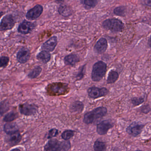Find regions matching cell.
Returning a JSON list of instances; mask_svg holds the SVG:
<instances>
[{"instance_id": "cell-1", "label": "cell", "mask_w": 151, "mask_h": 151, "mask_svg": "<svg viewBox=\"0 0 151 151\" xmlns=\"http://www.w3.org/2000/svg\"><path fill=\"white\" fill-rule=\"evenodd\" d=\"M107 111L108 110L105 107L100 106L97 107L85 114L83 118V122L86 124H91L97 120L105 116Z\"/></svg>"}, {"instance_id": "cell-2", "label": "cell", "mask_w": 151, "mask_h": 151, "mask_svg": "<svg viewBox=\"0 0 151 151\" xmlns=\"http://www.w3.org/2000/svg\"><path fill=\"white\" fill-rule=\"evenodd\" d=\"M107 65L103 61H98L93 65L91 73V79L94 81H101L105 75L107 71Z\"/></svg>"}, {"instance_id": "cell-3", "label": "cell", "mask_w": 151, "mask_h": 151, "mask_svg": "<svg viewBox=\"0 0 151 151\" xmlns=\"http://www.w3.org/2000/svg\"><path fill=\"white\" fill-rule=\"evenodd\" d=\"M47 91L51 96H61L66 94L69 91L68 84L64 83H54L49 84Z\"/></svg>"}, {"instance_id": "cell-4", "label": "cell", "mask_w": 151, "mask_h": 151, "mask_svg": "<svg viewBox=\"0 0 151 151\" xmlns=\"http://www.w3.org/2000/svg\"><path fill=\"white\" fill-rule=\"evenodd\" d=\"M103 26L105 29L110 30L113 32H121L124 28V24L120 20L113 18L104 21Z\"/></svg>"}, {"instance_id": "cell-5", "label": "cell", "mask_w": 151, "mask_h": 151, "mask_svg": "<svg viewBox=\"0 0 151 151\" xmlns=\"http://www.w3.org/2000/svg\"><path fill=\"white\" fill-rule=\"evenodd\" d=\"M88 94L90 97L96 99L98 98L105 96L108 95L109 91L105 88H97V87H91L87 90Z\"/></svg>"}, {"instance_id": "cell-6", "label": "cell", "mask_w": 151, "mask_h": 151, "mask_svg": "<svg viewBox=\"0 0 151 151\" xmlns=\"http://www.w3.org/2000/svg\"><path fill=\"white\" fill-rule=\"evenodd\" d=\"M114 122L111 119L103 121L98 124L97 132L100 135L106 134L111 129L114 127Z\"/></svg>"}, {"instance_id": "cell-7", "label": "cell", "mask_w": 151, "mask_h": 151, "mask_svg": "<svg viewBox=\"0 0 151 151\" xmlns=\"http://www.w3.org/2000/svg\"><path fill=\"white\" fill-rule=\"evenodd\" d=\"M19 109L21 114L26 116H31L35 115L37 113L38 108L35 105L25 103L20 105Z\"/></svg>"}, {"instance_id": "cell-8", "label": "cell", "mask_w": 151, "mask_h": 151, "mask_svg": "<svg viewBox=\"0 0 151 151\" xmlns=\"http://www.w3.org/2000/svg\"><path fill=\"white\" fill-rule=\"evenodd\" d=\"M144 125L140 122H134L127 127L126 131L128 134L134 137H137L142 133Z\"/></svg>"}, {"instance_id": "cell-9", "label": "cell", "mask_w": 151, "mask_h": 151, "mask_svg": "<svg viewBox=\"0 0 151 151\" xmlns=\"http://www.w3.org/2000/svg\"><path fill=\"white\" fill-rule=\"evenodd\" d=\"M15 21L11 15H7L3 18L1 23V31H6L13 28Z\"/></svg>"}, {"instance_id": "cell-10", "label": "cell", "mask_w": 151, "mask_h": 151, "mask_svg": "<svg viewBox=\"0 0 151 151\" xmlns=\"http://www.w3.org/2000/svg\"><path fill=\"white\" fill-rule=\"evenodd\" d=\"M30 57V50L25 47L21 48L17 54V60L20 63L24 64L27 63Z\"/></svg>"}, {"instance_id": "cell-11", "label": "cell", "mask_w": 151, "mask_h": 151, "mask_svg": "<svg viewBox=\"0 0 151 151\" xmlns=\"http://www.w3.org/2000/svg\"><path fill=\"white\" fill-rule=\"evenodd\" d=\"M7 135H8L5 137V142L11 146H14L19 143L22 139V137L19 131Z\"/></svg>"}, {"instance_id": "cell-12", "label": "cell", "mask_w": 151, "mask_h": 151, "mask_svg": "<svg viewBox=\"0 0 151 151\" xmlns=\"http://www.w3.org/2000/svg\"><path fill=\"white\" fill-rule=\"evenodd\" d=\"M43 8L41 5H35L33 9L27 12L26 14L27 18L30 20H33L38 18L42 13Z\"/></svg>"}, {"instance_id": "cell-13", "label": "cell", "mask_w": 151, "mask_h": 151, "mask_svg": "<svg viewBox=\"0 0 151 151\" xmlns=\"http://www.w3.org/2000/svg\"><path fill=\"white\" fill-rule=\"evenodd\" d=\"M108 42L105 38L99 39L95 45L94 50L96 53L101 54L105 52L108 48Z\"/></svg>"}, {"instance_id": "cell-14", "label": "cell", "mask_w": 151, "mask_h": 151, "mask_svg": "<svg viewBox=\"0 0 151 151\" xmlns=\"http://www.w3.org/2000/svg\"><path fill=\"white\" fill-rule=\"evenodd\" d=\"M57 44V38L56 36H53L43 44L41 49L43 50L52 52L56 48Z\"/></svg>"}, {"instance_id": "cell-15", "label": "cell", "mask_w": 151, "mask_h": 151, "mask_svg": "<svg viewBox=\"0 0 151 151\" xmlns=\"http://www.w3.org/2000/svg\"><path fill=\"white\" fill-rule=\"evenodd\" d=\"M61 142L56 139L50 140L44 146L45 151H60Z\"/></svg>"}, {"instance_id": "cell-16", "label": "cell", "mask_w": 151, "mask_h": 151, "mask_svg": "<svg viewBox=\"0 0 151 151\" xmlns=\"http://www.w3.org/2000/svg\"><path fill=\"white\" fill-rule=\"evenodd\" d=\"M34 27L35 26L33 24L25 20L20 24L18 31L19 32L22 34H27L31 32Z\"/></svg>"}, {"instance_id": "cell-17", "label": "cell", "mask_w": 151, "mask_h": 151, "mask_svg": "<svg viewBox=\"0 0 151 151\" xmlns=\"http://www.w3.org/2000/svg\"><path fill=\"white\" fill-rule=\"evenodd\" d=\"M79 58L75 54H71L64 58V63L66 65L74 66L79 61Z\"/></svg>"}, {"instance_id": "cell-18", "label": "cell", "mask_w": 151, "mask_h": 151, "mask_svg": "<svg viewBox=\"0 0 151 151\" xmlns=\"http://www.w3.org/2000/svg\"><path fill=\"white\" fill-rule=\"evenodd\" d=\"M4 131L7 134H13L18 132V127L15 123H6L4 127Z\"/></svg>"}, {"instance_id": "cell-19", "label": "cell", "mask_w": 151, "mask_h": 151, "mask_svg": "<svg viewBox=\"0 0 151 151\" xmlns=\"http://www.w3.org/2000/svg\"><path fill=\"white\" fill-rule=\"evenodd\" d=\"M36 58L41 63L46 64L50 60L51 54L48 51L43 50L37 55Z\"/></svg>"}, {"instance_id": "cell-20", "label": "cell", "mask_w": 151, "mask_h": 151, "mask_svg": "<svg viewBox=\"0 0 151 151\" xmlns=\"http://www.w3.org/2000/svg\"><path fill=\"white\" fill-rule=\"evenodd\" d=\"M119 78L118 72L114 70H111L108 73L107 83L108 84H112L116 82Z\"/></svg>"}, {"instance_id": "cell-21", "label": "cell", "mask_w": 151, "mask_h": 151, "mask_svg": "<svg viewBox=\"0 0 151 151\" xmlns=\"http://www.w3.org/2000/svg\"><path fill=\"white\" fill-rule=\"evenodd\" d=\"M84 108V105L82 102L80 101H75L73 104H72L70 109L71 111L73 112L80 113L82 112Z\"/></svg>"}, {"instance_id": "cell-22", "label": "cell", "mask_w": 151, "mask_h": 151, "mask_svg": "<svg viewBox=\"0 0 151 151\" xmlns=\"http://www.w3.org/2000/svg\"><path fill=\"white\" fill-rule=\"evenodd\" d=\"M94 149L95 151H106V144L104 142L97 140L94 143Z\"/></svg>"}, {"instance_id": "cell-23", "label": "cell", "mask_w": 151, "mask_h": 151, "mask_svg": "<svg viewBox=\"0 0 151 151\" xmlns=\"http://www.w3.org/2000/svg\"><path fill=\"white\" fill-rule=\"evenodd\" d=\"M146 98V96H145L140 97H135L132 98L130 101L134 106H138L142 104L145 101Z\"/></svg>"}, {"instance_id": "cell-24", "label": "cell", "mask_w": 151, "mask_h": 151, "mask_svg": "<svg viewBox=\"0 0 151 151\" xmlns=\"http://www.w3.org/2000/svg\"><path fill=\"white\" fill-rule=\"evenodd\" d=\"M18 117V114L14 111L10 112L6 114L3 118V121L5 122H11Z\"/></svg>"}, {"instance_id": "cell-25", "label": "cell", "mask_w": 151, "mask_h": 151, "mask_svg": "<svg viewBox=\"0 0 151 151\" xmlns=\"http://www.w3.org/2000/svg\"><path fill=\"white\" fill-rule=\"evenodd\" d=\"M41 71L42 68L40 66H36L28 73L27 76L30 79H35L40 75Z\"/></svg>"}, {"instance_id": "cell-26", "label": "cell", "mask_w": 151, "mask_h": 151, "mask_svg": "<svg viewBox=\"0 0 151 151\" xmlns=\"http://www.w3.org/2000/svg\"><path fill=\"white\" fill-rule=\"evenodd\" d=\"M74 131L72 130H66L64 131L62 134V138L65 141H68L74 136Z\"/></svg>"}, {"instance_id": "cell-27", "label": "cell", "mask_w": 151, "mask_h": 151, "mask_svg": "<svg viewBox=\"0 0 151 151\" xmlns=\"http://www.w3.org/2000/svg\"><path fill=\"white\" fill-rule=\"evenodd\" d=\"M114 14L118 16H121L123 17L125 16L126 12V8L124 6H120V7H118L114 9Z\"/></svg>"}, {"instance_id": "cell-28", "label": "cell", "mask_w": 151, "mask_h": 151, "mask_svg": "<svg viewBox=\"0 0 151 151\" xmlns=\"http://www.w3.org/2000/svg\"><path fill=\"white\" fill-rule=\"evenodd\" d=\"M81 2L87 7H94L98 2V0H81Z\"/></svg>"}, {"instance_id": "cell-29", "label": "cell", "mask_w": 151, "mask_h": 151, "mask_svg": "<svg viewBox=\"0 0 151 151\" xmlns=\"http://www.w3.org/2000/svg\"><path fill=\"white\" fill-rule=\"evenodd\" d=\"M71 147V143L69 141H63L61 142L60 151H68Z\"/></svg>"}, {"instance_id": "cell-30", "label": "cell", "mask_w": 151, "mask_h": 151, "mask_svg": "<svg viewBox=\"0 0 151 151\" xmlns=\"http://www.w3.org/2000/svg\"><path fill=\"white\" fill-rule=\"evenodd\" d=\"M59 12L64 17H67L71 14V10L66 6H61L59 9Z\"/></svg>"}, {"instance_id": "cell-31", "label": "cell", "mask_w": 151, "mask_h": 151, "mask_svg": "<svg viewBox=\"0 0 151 151\" xmlns=\"http://www.w3.org/2000/svg\"><path fill=\"white\" fill-rule=\"evenodd\" d=\"M9 58L8 57H1V60H0L1 67H3V68L6 67L9 63Z\"/></svg>"}, {"instance_id": "cell-32", "label": "cell", "mask_w": 151, "mask_h": 151, "mask_svg": "<svg viewBox=\"0 0 151 151\" xmlns=\"http://www.w3.org/2000/svg\"><path fill=\"white\" fill-rule=\"evenodd\" d=\"M9 104L7 102L2 101L1 103V114L2 115L6 111L9 110Z\"/></svg>"}, {"instance_id": "cell-33", "label": "cell", "mask_w": 151, "mask_h": 151, "mask_svg": "<svg viewBox=\"0 0 151 151\" xmlns=\"http://www.w3.org/2000/svg\"><path fill=\"white\" fill-rule=\"evenodd\" d=\"M59 134V131L56 128L52 129L49 131L48 133V138L50 139L52 137H56Z\"/></svg>"}, {"instance_id": "cell-34", "label": "cell", "mask_w": 151, "mask_h": 151, "mask_svg": "<svg viewBox=\"0 0 151 151\" xmlns=\"http://www.w3.org/2000/svg\"><path fill=\"white\" fill-rule=\"evenodd\" d=\"M85 70H86V65H84L81 68L80 70L79 71V73L77 75L76 77L79 80H81L83 78L85 74Z\"/></svg>"}, {"instance_id": "cell-35", "label": "cell", "mask_w": 151, "mask_h": 151, "mask_svg": "<svg viewBox=\"0 0 151 151\" xmlns=\"http://www.w3.org/2000/svg\"><path fill=\"white\" fill-rule=\"evenodd\" d=\"M151 111V108L149 105H145L142 106L141 109V111L143 113L146 114L149 113Z\"/></svg>"}, {"instance_id": "cell-36", "label": "cell", "mask_w": 151, "mask_h": 151, "mask_svg": "<svg viewBox=\"0 0 151 151\" xmlns=\"http://www.w3.org/2000/svg\"><path fill=\"white\" fill-rule=\"evenodd\" d=\"M143 3L147 6H151V0H143Z\"/></svg>"}, {"instance_id": "cell-37", "label": "cell", "mask_w": 151, "mask_h": 151, "mask_svg": "<svg viewBox=\"0 0 151 151\" xmlns=\"http://www.w3.org/2000/svg\"><path fill=\"white\" fill-rule=\"evenodd\" d=\"M148 45L151 48V35L148 40Z\"/></svg>"}, {"instance_id": "cell-38", "label": "cell", "mask_w": 151, "mask_h": 151, "mask_svg": "<svg viewBox=\"0 0 151 151\" xmlns=\"http://www.w3.org/2000/svg\"><path fill=\"white\" fill-rule=\"evenodd\" d=\"M10 151H21L20 150H19V149H17V148H16V149H12V150H11Z\"/></svg>"}, {"instance_id": "cell-39", "label": "cell", "mask_w": 151, "mask_h": 151, "mask_svg": "<svg viewBox=\"0 0 151 151\" xmlns=\"http://www.w3.org/2000/svg\"><path fill=\"white\" fill-rule=\"evenodd\" d=\"M56 1L58 2H61L63 1L64 0H56Z\"/></svg>"}, {"instance_id": "cell-40", "label": "cell", "mask_w": 151, "mask_h": 151, "mask_svg": "<svg viewBox=\"0 0 151 151\" xmlns=\"http://www.w3.org/2000/svg\"><path fill=\"white\" fill-rule=\"evenodd\" d=\"M136 151H142L140 150H136Z\"/></svg>"}, {"instance_id": "cell-41", "label": "cell", "mask_w": 151, "mask_h": 151, "mask_svg": "<svg viewBox=\"0 0 151 151\" xmlns=\"http://www.w3.org/2000/svg\"><path fill=\"white\" fill-rule=\"evenodd\" d=\"M1 1H2V0H1Z\"/></svg>"}]
</instances>
